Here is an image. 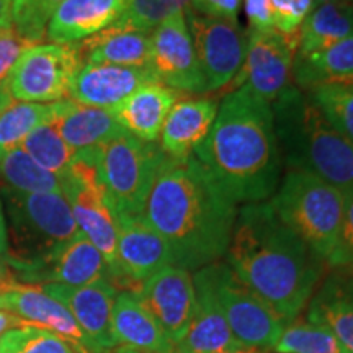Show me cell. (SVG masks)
<instances>
[{"label": "cell", "instance_id": "cell-1", "mask_svg": "<svg viewBox=\"0 0 353 353\" xmlns=\"http://www.w3.org/2000/svg\"><path fill=\"white\" fill-rule=\"evenodd\" d=\"M143 218L165 241L172 265L196 272L226 255L237 208L192 154L187 159L165 157Z\"/></svg>", "mask_w": 353, "mask_h": 353}, {"label": "cell", "instance_id": "cell-2", "mask_svg": "<svg viewBox=\"0 0 353 353\" xmlns=\"http://www.w3.org/2000/svg\"><path fill=\"white\" fill-rule=\"evenodd\" d=\"M229 268L286 324L301 316L324 275L325 262L278 218L270 200L237 210Z\"/></svg>", "mask_w": 353, "mask_h": 353}, {"label": "cell", "instance_id": "cell-3", "mask_svg": "<svg viewBox=\"0 0 353 353\" xmlns=\"http://www.w3.org/2000/svg\"><path fill=\"white\" fill-rule=\"evenodd\" d=\"M193 156L236 205L270 200L283 167L272 105L245 85L234 88L224 95L210 134Z\"/></svg>", "mask_w": 353, "mask_h": 353}, {"label": "cell", "instance_id": "cell-4", "mask_svg": "<svg viewBox=\"0 0 353 353\" xmlns=\"http://www.w3.org/2000/svg\"><path fill=\"white\" fill-rule=\"evenodd\" d=\"M272 112L288 170L316 175L342 193L353 190V144L325 120L307 92L290 85Z\"/></svg>", "mask_w": 353, "mask_h": 353}, {"label": "cell", "instance_id": "cell-5", "mask_svg": "<svg viewBox=\"0 0 353 353\" xmlns=\"http://www.w3.org/2000/svg\"><path fill=\"white\" fill-rule=\"evenodd\" d=\"M270 203L278 218L327 265L337 247L342 226L341 190L307 172L288 170Z\"/></svg>", "mask_w": 353, "mask_h": 353}, {"label": "cell", "instance_id": "cell-6", "mask_svg": "<svg viewBox=\"0 0 353 353\" xmlns=\"http://www.w3.org/2000/svg\"><path fill=\"white\" fill-rule=\"evenodd\" d=\"M10 221L8 267L37 262L76 237L79 228L63 193H17L2 190Z\"/></svg>", "mask_w": 353, "mask_h": 353}, {"label": "cell", "instance_id": "cell-7", "mask_svg": "<svg viewBox=\"0 0 353 353\" xmlns=\"http://www.w3.org/2000/svg\"><path fill=\"white\" fill-rule=\"evenodd\" d=\"M165 154L156 143L134 136H118L99 152L100 183L114 214L143 216L145 200Z\"/></svg>", "mask_w": 353, "mask_h": 353}, {"label": "cell", "instance_id": "cell-8", "mask_svg": "<svg viewBox=\"0 0 353 353\" xmlns=\"http://www.w3.org/2000/svg\"><path fill=\"white\" fill-rule=\"evenodd\" d=\"M100 148L76 152L69 170L61 179V185L79 231L103 255L108 265L110 280H113L118 268L117 218L100 183Z\"/></svg>", "mask_w": 353, "mask_h": 353}, {"label": "cell", "instance_id": "cell-9", "mask_svg": "<svg viewBox=\"0 0 353 353\" xmlns=\"http://www.w3.org/2000/svg\"><path fill=\"white\" fill-rule=\"evenodd\" d=\"M82 65L79 43L32 44L19 57L0 90L10 101H63L69 97L74 77Z\"/></svg>", "mask_w": 353, "mask_h": 353}, {"label": "cell", "instance_id": "cell-10", "mask_svg": "<svg viewBox=\"0 0 353 353\" xmlns=\"http://www.w3.org/2000/svg\"><path fill=\"white\" fill-rule=\"evenodd\" d=\"M210 267L216 296L237 342L260 350L272 348L286 322L241 281L228 263L214 262Z\"/></svg>", "mask_w": 353, "mask_h": 353}, {"label": "cell", "instance_id": "cell-11", "mask_svg": "<svg viewBox=\"0 0 353 353\" xmlns=\"http://www.w3.org/2000/svg\"><path fill=\"white\" fill-rule=\"evenodd\" d=\"M185 19L205 81V94L231 85L244 64L247 33L237 20L203 17L190 7Z\"/></svg>", "mask_w": 353, "mask_h": 353}, {"label": "cell", "instance_id": "cell-12", "mask_svg": "<svg viewBox=\"0 0 353 353\" xmlns=\"http://www.w3.org/2000/svg\"><path fill=\"white\" fill-rule=\"evenodd\" d=\"M298 50V34L278 30L247 33V51L234 85H245L260 99L273 103L288 88Z\"/></svg>", "mask_w": 353, "mask_h": 353}, {"label": "cell", "instance_id": "cell-13", "mask_svg": "<svg viewBox=\"0 0 353 353\" xmlns=\"http://www.w3.org/2000/svg\"><path fill=\"white\" fill-rule=\"evenodd\" d=\"M151 69L159 82L179 94H205L200 64L185 10L174 13L151 32Z\"/></svg>", "mask_w": 353, "mask_h": 353}, {"label": "cell", "instance_id": "cell-14", "mask_svg": "<svg viewBox=\"0 0 353 353\" xmlns=\"http://www.w3.org/2000/svg\"><path fill=\"white\" fill-rule=\"evenodd\" d=\"M12 270L19 283L25 281L26 285L34 286L48 283L85 286L110 280L103 255L82 232L37 262L12 267Z\"/></svg>", "mask_w": 353, "mask_h": 353}, {"label": "cell", "instance_id": "cell-15", "mask_svg": "<svg viewBox=\"0 0 353 353\" xmlns=\"http://www.w3.org/2000/svg\"><path fill=\"white\" fill-rule=\"evenodd\" d=\"M132 293L151 312L172 345L175 347L182 341L195 307V285L192 272L169 265L148 278Z\"/></svg>", "mask_w": 353, "mask_h": 353}, {"label": "cell", "instance_id": "cell-16", "mask_svg": "<svg viewBox=\"0 0 353 353\" xmlns=\"http://www.w3.org/2000/svg\"><path fill=\"white\" fill-rule=\"evenodd\" d=\"M117 218V275L112 283L141 285L172 265L165 241L145 223L143 216L114 214ZM136 286V288H138Z\"/></svg>", "mask_w": 353, "mask_h": 353}, {"label": "cell", "instance_id": "cell-17", "mask_svg": "<svg viewBox=\"0 0 353 353\" xmlns=\"http://www.w3.org/2000/svg\"><path fill=\"white\" fill-rule=\"evenodd\" d=\"M39 288L69 309L95 353L117 347L112 334V311L118 288L112 281L101 280L85 286L48 283Z\"/></svg>", "mask_w": 353, "mask_h": 353}, {"label": "cell", "instance_id": "cell-18", "mask_svg": "<svg viewBox=\"0 0 353 353\" xmlns=\"http://www.w3.org/2000/svg\"><path fill=\"white\" fill-rule=\"evenodd\" d=\"M195 307L187 334L174 347V353H228L244 347L234 337L216 296L211 267L200 268L193 275Z\"/></svg>", "mask_w": 353, "mask_h": 353}, {"label": "cell", "instance_id": "cell-19", "mask_svg": "<svg viewBox=\"0 0 353 353\" xmlns=\"http://www.w3.org/2000/svg\"><path fill=\"white\" fill-rule=\"evenodd\" d=\"M159 82L151 65L83 64L70 85L69 99L82 107L112 110L141 87Z\"/></svg>", "mask_w": 353, "mask_h": 353}, {"label": "cell", "instance_id": "cell-20", "mask_svg": "<svg viewBox=\"0 0 353 353\" xmlns=\"http://www.w3.org/2000/svg\"><path fill=\"white\" fill-rule=\"evenodd\" d=\"M0 309L38 327L51 330L68 342L76 353H95L69 309L44 293L39 286L21 285L19 290L0 294Z\"/></svg>", "mask_w": 353, "mask_h": 353}, {"label": "cell", "instance_id": "cell-21", "mask_svg": "<svg viewBox=\"0 0 353 353\" xmlns=\"http://www.w3.org/2000/svg\"><path fill=\"white\" fill-rule=\"evenodd\" d=\"M131 0H64L48 21L51 43H81L112 26Z\"/></svg>", "mask_w": 353, "mask_h": 353}, {"label": "cell", "instance_id": "cell-22", "mask_svg": "<svg viewBox=\"0 0 353 353\" xmlns=\"http://www.w3.org/2000/svg\"><path fill=\"white\" fill-rule=\"evenodd\" d=\"M306 319L335 335L347 353H353V272L332 268L321 280L307 304Z\"/></svg>", "mask_w": 353, "mask_h": 353}, {"label": "cell", "instance_id": "cell-23", "mask_svg": "<svg viewBox=\"0 0 353 353\" xmlns=\"http://www.w3.org/2000/svg\"><path fill=\"white\" fill-rule=\"evenodd\" d=\"M214 99H182L167 114L161 131V149L170 159H187L210 134L218 114Z\"/></svg>", "mask_w": 353, "mask_h": 353}, {"label": "cell", "instance_id": "cell-24", "mask_svg": "<svg viewBox=\"0 0 353 353\" xmlns=\"http://www.w3.org/2000/svg\"><path fill=\"white\" fill-rule=\"evenodd\" d=\"M179 92L161 82L148 83L131 94L110 112L128 134L156 143L172 107L180 99Z\"/></svg>", "mask_w": 353, "mask_h": 353}, {"label": "cell", "instance_id": "cell-25", "mask_svg": "<svg viewBox=\"0 0 353 353\" xmlns=\"http://www.w3.org/2000/svg\"><path fill=\"white\" fill-rule=\"evenodd\" d=\"M112 334L117 347L141 353H174V345L134 293L118 291L112 311Z\"/></svg>", "mask_w": 353, "mask_h": 353}, {"label": "cell", "instance_id": "cell-26", "mask_svg": "<svg viewBox=\"0 0 353 353\" xmlns=\"http://www.w3.org/2000/svg\"><path fill=\"white\" fill-rule=\"evenodd\" d=\"M82 64L130 65L151 64V33L108 26L103 32L79 43Z\"/></svg>", "mask_w": 353, "mask_h": 353}, {"label": "cell", "instance_id": "cell-27", "mask_svg": "<svg viewBox=\"0 0 353 353\" xmlns=\"http://www.w3.org/2000/svg\"><path fill=\"white\" fill-rule=\"evenodd\" d=\"M56 126L74 152L100 148L126 132L110 110L82 107L72 100L56 118Z\"/></svg>", "mask_w": 353, "mask_h": 353}, {"label": "cell", "instance_id": "cell-28", "mask_svg": "<svg viewBox=\"0 0 353 353\" xmlns=\"http://www.w3.org/2000/svg\"><path fill=\"white\" fill-rule=\"evenodd\" d=\"M293 77L299 88L321 83H353V34L306 56H294Z\"/></svg>", "mask_w": 353, "mask_h": 353}, {"label": "cell", "instance_id": "cell-29", "mask_svg": "<svg viewBox=\"0 0 353 353\" xmlns=\"http://www.w3.org/2000/svg\"><path fill=\"white\" fill-rule=\"evenodd\" d=\"M353 34V3H322L311 10L298 32L296 54L322 51Z\"/></svg>", "mask_w": 353, "mask_h": 353}, {"label": "cell", "instance_id": "cell-30", "mask_svg": "<svg viewBox=\"0 0 353 353\" xmlns=\"http://www.w3.org/2000/svg\"><path fill=\"white\" fill-rule=\"evenodd\" d=\"M68 103V100L56 103H30L13 101L0 110V157L12 149L20 148L34 130L46 123L54 121Z\"/></svg>", "mask_w": 353, "mask_h": 353}, {"label": "cell", "instance_id": "cell-31", "mask_svg": "<svg viewBox=\"0 0 353 353\" xmlns=\"http://www.w3.org/2000/svg\"><path fill=\"white\" fill-rule=\"evenodd\" d=\"M0 179L3 188L17 193H63L61 180L38 165L21 148L0 157Z\"/></svg>", "mask_w": 353, "mask_h": 353}, {"label": "cell", "instance_id": "cell-32", "mask_svg": "<svg viewBox=\"0 0 353 353\" xmlns=\"http://www.w3.org/2000/svg\"><path fill=\"white\" fill-rule=\"evenodd\" d=\"M272 350L276 353H347L329 329L301 316L285 325Z\"/></svg>", "mask_w": 353, "mask_h": 353}, {"label": "cell", "instance_id": "cell-33", "mask_svg": "<svg viewBox=\"0 0 353 353\" xmlns=\"http://www.w3.org/2000/svg\"><path fill=\"white\" fill-rule=\"evenodd\" d=\"M30 157L41 165L44 170L51 172L57 179H63L69 170L76 152L69 148L56 126V120L39 126L20 145Z\"/></svg>", "mask_w": 353, "mask_h": 353}, {"label": "cell", "instance_id": "cell-34", "mask_svg": "<svg viewBox=\"0 0 353 353\" xmlns=\"http://www.w3.org/2000/svg\"><path fill=\"white\" fill-rule=\"evenodd\" d=\"M307 94L325 120L353 144V83H321Z\"/></svg>", "mask_w": 353, "mask_h": 353}, {"label": "cell", "instance_id": "cell-35", "mask_svg": "<svg viewBox=\"0 0 353 353\" xmlns=\"http://www.w3.org/2000/svg\"><path fill=\"white\" fill-rule=\"evenodd\" d=\"M192 0H131L113 28L151 33L174 13L187 10Z\"/></svg>", "mask_w": 353, "mask_h": 353}, {"label": "cell", "instance_id": "cell-36", "mask_svg": "<svg viewBox=\"0 0 353 353\" xmlns=\"http://www.w3.org/2000/svg\"><path fill=\"white\" fill-rule=\"evenodd\" d=\"M0 353H76L51 330L28 324L10 329L0 337Z\"/></svg>", "mask_w": 353, "mask_h": 353}, {"label": "cell", "instance_id": "cell-37", "mask_svg": "<svg viewBox=\"0 0 353 353\" xmlns=\"http://www.w3.org/2000/svg\"><path fill=\"white\" fill-rule=\"evenodd\" d=\"M64 0H13L12 28L28 43L38 44L46 37L48 21Z\"/></svg>", "mask_w": 353, "mask_h": 353}, {"label": "cell", "instance_id": "cell-38", "mask_svg": "<svg viewBox=\"0 0 353 353\" xmlns=\"http://www.w3.org/2000/svg\"><path fill=\"white\" fill-rule=\"evenodd\" d=\"M327 267L353 272V190L343 193V214L339 242Z\"/></svg>", "mask_w": 353, "mask_h": 353}, {"label": "cell", "instance_id": "cell-39", "mask_svg": "<svg viewBox=\"0 0 353 353\" xmlns=\"http://www.w3.org/2000/svg\"><path fill=\"white\" fill-rule=\"evenodd\" d=\"M275 28L283 34H298L303 21L314 8V0H272Z\"/></svg>", "mask_w": 353, "mask_h": 353}, {"label": "cell", "instance_id": "cell-40", "mask_svg": "<svg viewBox=\"0 0 353 353\" xmlns=\"http://www.w3.org/2000/svg\"><path fill=\"white\" fill-rule=\"evenodd\" d=\"M30 46L32 43L21 38L13 28L0 30V85L6 82L19 57Z\"/></svg>", "mask_w": 353, "mask_h": 353}, {"label": "cell", "instance_id": "cell-41", "mask_svg": "<svg viewBox=\"0 0 353 353\" xmlns=\"http://www.w3.org/2000/svg\"><path fill=\"white\" fill-rule=\"evenodd\" d=\"M244 10L250 32H270L275 28L272 0H244Z\"/></svg>", "mask_w": 353, "mask_h": 353}, {"label": "cell", "instance_id": "cell-42", "mask_svg": "<svg viewBox=\"0 0 353 353\" xmlns=\"http://www.w3.org/2000/svg\"><path fill=\"white\" fill-rule=\"evenodd\" d=\"M242 0H192L190 8L203 17L237 20Z\"/></svg>", "mask_w": 353, "mask_h": 353}, {"label": "cell", "instance_id": "cell-43", "mask_svg": "<svg viewBox=\"0 0 353 353\" xmlns=\"http://www.w3.org/2000/svg\"><path fill=\"white\" fill-rule=\"evenodd\" d=\"M23 283H19L15 275H13L10 267L6 260H0V294H6L8 291L19 290Z\"/></svg>", "mask_w": 353, "mask_h": 353}, {"label": "cell", "instance_id": "cell-44", "mask_svg": "<svg viewBox=\"0 0 353 353\" xmlns=\"http://www.w3.org/2000/svg\"><path fill=\"white\" fill-rule=\"evenodd\" d=\"M26 324H28V321H23L21 317L12 314V312L6 311V309H0V337L10 329L23 327Z\"/></svg>", "mask_w": 353, "mask_h": 353}, {"label": "cell", "instance_id": "cell-45", "mask_svg": "<svg viewBox=\"0 0 353 353\" xmlns=\"http://www.w3.org/2000/svg\"><path fill=\"white\" fill-rule=\"evenodd\" d=\"M13 0H0V30L12 28Z\"/></svg>", "mask_w": 353, "mask_h": 353}, {"label": "cell", "instance_id": "cell-46", "mask_svg": "<svg viewBox=\"0 0 353 353\" xmlns=\"http://www.w3.org/2000/svg\"><path fill=\"white\" fill-rule=\"evenodd\" d=\"M8 250V229L6 218L2 213V203H0V255H6Z\"/></svg>", "mask_w": 353, "mask_h": 353}, {"label": "cell", "instance_id": "cell-47", "mask_svg": "<svg viewBox=\"0 0 353 353\" xmlns=\"http://www.w3.org/2000/svg\"><path fill=\"white\" fill-rule=\"evenodd\" d=\"M103 353H141L138 350H134V348H130V347H114L112 350L108 352H103Z\"/></svg>", "mask_w": 353, "mask_h": 353}, {"label": "cell", "instance_id": "cell-48", "mask_svg": "<svg viewBox=\"0 0 353 353\" xmlns=\"http://www.w3.org/2000/svg\"><path fill=\"white\" fill-rule=\"evenodd\" d=\"M228 353H263V350H260V348H254V347H241L237 348V350H232Z\"/></svg>", "mask_w": 353, "mask_h": 353}, {"label": "cell", "instance_id": "cell-49", "mask_svg": "<svg viewBox=\"0 0 353 353\" xmlns=\"http://www.w3.org/2000/svg\"><path fill=\"white\" fill-rule=\"evenodd\" d=\"M322 3H353V0H314V7Z\"/></svg>", "mask_w": 353, "mask_h": 353}]
</instances>
